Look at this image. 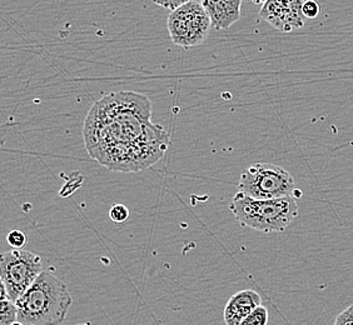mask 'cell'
<instances>
[{
	"mask_svg": "<svg viewBox=\"0 0 353 325\" xmlns=\"http://www.w3.org/2000/svg\"><path fill=\"white\" fill-rule=\"evenodd\" d=\"M89 156L112 171L136 173L163 158L170 136L152 123V103L136 92H116L89 109L83 127Z\"/></svg>",
	"mask_w": 353,
	"mask_h": 325,
	"instance_id": "1",
	"label": "cell"
},
{
	"mask_svg": "<svg viewBox=\"0 0 353 325\" xmlns=\"http://www.w3.org/2000/svg\"><path fill=\"white\" fill-rule=\"evenodd\" d=\"M15 304L23 324L59 325L67 318L73 298L61 280L43 271Z\"/></svg>",
	"mask_w": 353,
	"mask_h": 325,
	"instance_id": "2",
	"label": "cell"
},
{
	"mask_svg": "<svg viewBox=\"0 0 353 325\" xmlns=\"http://www.w3.org/2000/svg\"><path fill=\"white\" fill-rule=\"evenodd\" d=\"M230 210L242 227L262 233L285 231L299 217L297 199L290 197L256 199L237 191Z\"/></svg>",
	"mask_w": 353,
	"mask_h": 325,
	"instance_id": "3",
	"label": "cell"
},
{
	"mask_svg": "<svg viewBox=\"0 0 353 325\" xmlns=\"http://www.w3.org/2000/svg\"><path fill=\"white\" fill-rule=\"evenodd\" d=\"M296 190L293 176L282 167L271 162H256L243 170L238 191L256 199L290 197Z\"/></svg>",
	"mask_w": 353,
	"mask_h": 325,
	"instance_id": "4",
	"label": "cell"
},
{
	"mask_svg": "<svg viewBox=\"0 0 353 325\" xmlns=\"http://www.w3.org/2000/svg\"><path fill=\"white\" fill-rule=\"evenodd\" d=\"M43 259L21 249L4 253L0 258V280L8 297L17 302L43 273Z\"/></svg>",
	"mask_w": 353,
	"mask_h": 325,
	"instance_id": "5",
	"label": "cell"
},
{
	"mask_svg": "<svg viewBox=\"0 0 353 325\" xmlns=\"http://www.w3.org/2000/svg\"><path fill=\"white\" fill-rule=\"evenodd\" d=\"M211 25V18L202 3L192 0L170 12L167 21L170 41L183 49L203 44Z\"/></svg>",
	"mask_w": 353,
	"mask_h": 325,
	"instance_id": "6",
	"label": "cell"
},
{
	"mask_svg": "<svg viewBox=\"0 0 353 325\" xmlns=\"http://www.w3.org/2000/svg\"><path fill=\"white\" fill-rule=\"evenodd\" d=\"M305 0H267L259 17L282 33H291L305 27L302 6Z\"/></svg>",
	"mask_w": 353,
	"mask_h": 325,
	"instance_id": "7",
	"label": "cell"
},
{
	"mask_svg": "<svg viewBox=\"0 0 353 325\" xmlns=\"http://www.w3.org/2000/svg\"><path fill=\"white\" fill-rule=\"evenodd\" d=\"M216 30H227L239 21L242 0H201Z\"/></svg>",
	"mask_w": 353,
	"mask_h": 325,
	"instance_id": "8",
	"label": "cell"
},
{
	"mask_svg": "<svg viewBox=\"0 0 353 325\" xmlns=\"http://www.w3.org/2000/svg\"><path fill=\"white\" fill-rule=\"evenodd\" d=\"M262 305V298L257 291L252 289L238 291L232 295L224 308L225 325H239L257 306Z\"/></svg>",
	"mask_w": 353,
	"mask_h": 325,
	"instance_id": "9",
	"label": "cell"
},
{
	"mask_svg": "<svg viewBox=\"0 0 353 325\" xmlns=\"http://www.w3.org/2000/svg\"><path fill=\"white\" fill-rule=\"evenodd\" d=\"M18 320V306L10 298L0 299V325H12Z\"/></svg>",
	"mask_w": 353,
	"mask_h": 325,
	"instance_id": "10",
	"label": "cell"
},
{
	"mask_svg": "<svg viewBox=\"0 0 353 325\" xmlns=\"http://www.w3.org/2000/svg\"><path fill=\"white\" fill-rule=\"evenodd\" d=\"M268 320H270V314L267 308L263 305H259L250 315H247L239 325H267Z\"/></svg>",
	"mask_w": 353,
	"mask_h": 325,
	"instance_id": "11",
	"label": "cell"
},
{
	"mask_svg": "<svg viewBox=\"0 0 353 325\" xmlns=\"http://www.w3.org/2000/svg\"><path fill=\"white\" fill-rule=\"evenodd\" d=\"M130 217V211L125 205L122 204H116L109 210V218L113 223L122 224L125 223Z\"/></svg>",
	"mask_w": 353,
	"mask_h": 325,
	"instance_id": "12",
	"label": "cell"
},
{
	"mask_svg": "<svg viewBox=\"0 0 353 325\" xmlns=\"http://www.w3.org/2000/svg\"><path fill=\"white\" fill-rule=\"evenodd\" d=\"M7 243L13 248V249H23L24 245L28 243L27 234L23 231L14 229L8 233Z\"/></svg>",
	"mask_w": 353,
	"mask_h": 325,
	"instance_id": "13",
	"label": "cell"
},
{
	"mask_svg": "<svg viewBox=\"0 0 353 325\" xmlns=\"http://www.w3.org/2000/svg\"><path fill=\"white\" fill-rule=\"evenodd\" d=\"M321 7L316 0H305L302 6V13L307 19H314L319 17Z\"/></svg>",
	"mask_w": 353,
	"mask_h": 325,
	"instance_id": "14",
	"label": "cell"
},
{
	"mask_svg": "<svg viewBox=\"0 0 353 325\" xmlns=\"http://www.w3.org/2000/svg\"><path fill=\"white\" fill-rule=\"evenodd\" d=\"M333 325H353V304L337 315Z\"/></svg>",
	"mask_w": 353,
	"mask_h": 325,
	"instance_id": "15",
	"label": "cell"
},
{
	"mask_svg": "<svg viewBox=\"0 0 353 325\" xmlns=\"http://www.w3.org/2000/svg\"><path fill=\"white\" fill-rule=\"evenodd\" d=\"M154 4L159 6V7L164 8V9H168L170 12L176 10L179 7L184 6L185 3H188L190 0H152Z\"/></svg>",
	"mask_w": 353,
	"mask_h": 325,
	"instance_id": "16",
	"label": "cell"
},
{
	"mask_svg": "<svg viewBox=\"0 0 353 325\" xmlns=\"http://www.w3.org/2000/svg\"><path fill=\"white\" fill-rule=\"evenodd\" d=\"M252 3L257 4V6H263L267 0H251Z\"/></svg>",
	"mask_w": 353,
	"mask_h": 325,
	"instance_id": "17",
	"label": "cell"
},
{
	"mask_svg": "<svg viewBox=\"0 0 353 325\" xmlns=\"http://www.w3.org/2000/svg\"><path fill=\"white\" fill-rule=\"evenodd\" d=\"M12 325H26V324H23V323H21V322H19V320H17V322H15V323H13V324Z\"/></svg>",
	"mask_w": 353,
	"mask_h": 325,
	"instance_id": "18",
	"label": "cell"
}]
</instances>
